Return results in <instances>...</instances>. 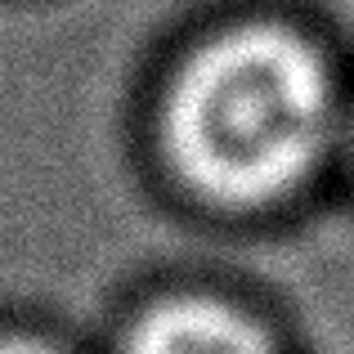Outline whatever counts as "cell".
I'll return each instance as SVG.
<instances>
[{
	"label": "cell",
	"instance_id": "cell-1",
	"mask_svg": "<svg viewBox=\"0 0 354 354\" xmlns=\"http://www.w3.org/2000/svg\"><path fill=\"white\" fill-rule=\"evenodd\" d=\"M350 108L328 54L269 18L202 36L153 113L166 184L211 220H269L341 157Z\"/></svg>",
	"mask_w": 354,
	"mask_h": 354
},
{
	"label": "cell",
	"instance_id": "cell-3",
	"mask_svg": "<svg viewBox=\"0 0 354 354\" xmlns=\"http://www.w3.org/2000/svg\"><path fill=\"white\" fill-rule=\"evenodd\" d=\"M0 354H77L68 341H59L45 328H23V323H9L0 328Z\"/></svg>",
	"mask_w": 354,
	"mask_h": 354
},
{
	"label": "cell",
	"instance_id": "cell-4",
	"mask_svg": "<svg viewBox=\"0 0 354 354\" xmlns=\"http://www.w3.org/2000/svg\"><path fill=\"white\" fill-rule=\"evenodd\" d=\"M341 157H346L350 175H354V108H350V121H346V144H341Z\"/></svg>",
	"mask_w": 354,
	"mask_h": 354
},
{
	"label": "cell",
	"instance_id": "cell-2",
	"mask_svg": "<svg viewBox=\"0 0 354 354\" xmlns=\"http://www.w3.org/2000/svg\"><path fill=\"white\" fill-rule=\"evenodd\" d=\"M108 354H287L283 328L220 283H166L121 310Z\"/></svg>",
	"mask_w": 354,
	"mask_h": 354
}]
</instances>
